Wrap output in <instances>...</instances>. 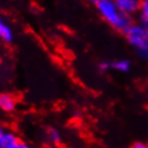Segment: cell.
I'll return each instance as SVG.
<instances>
[{
    "instance_id": "obj_2",
    "label": "cell",
    "mask_w": 148,
    "mask_h": 148,
    "mask_svg": "<svg viewBox=\"0 0 148 148\" xmlns=\"http://www.w3.org/2000/svg\"><path fill=\"white\" fill-rule=\"evenodd\" d=\"M123 34L129 44L132 45L135 48V51L148 46V29L141 26L138 23H133Z\"/></svg>"
},
{
    "instance_id": "obj_15",
    "label": "cell",
    "mask_w": 148,
    "mask_h": 148,
    "mask_svg": "<svg viewBox=\"0 0 148 148\" xmlns=\"http://www.w3.org/2000/svg\"><path fill=\"white\" fill-rule=\"evenodd\" d=\"M90 1H91V2H93V3H98V2H99V1H101V0H90Z\"/></svg>"
},
{
    "instance_id": "obj_11",
    "label": "cell",
    "mask_w": 148,
    "mask_h": 148,
    "mask_svg": "<svg viewBox=\"0 0 148 148\" xmlns=\"http://www.w3.org/2000/svg\"><path fill=\"white\" fill-rule=\"evenodd\" d=\"M99 69H100V71H102V72H108V70H111V62L110 61H106V60H104V61H102V62H100V64H99Z\"/></svg>"
},
{
    "instance_id": "obj_12",
    "label": "cell",
    "mask_w": 148,
    "mask_h": 148,
    "mask_svg": "<svg viewBox=\"0 0 148 148\" xmlns=\"http://www.w3.org/2000/svg\"><path fill=\"white\" fill-rule=\"evenodd\" d=\"M131 148H148V144L144 142H135Z\"/></svg>"
},
{
    "instance_id": "obj_3",
    "label": "cell",
    "mask_w": 148,
    "mask_h": 148,
    "mask_svg": "<svg viewBox=\"0 0 148 148\" xmlns=\"http://www.w3.org/2000/svg\"><path fill=\"white\" fill-rule=\"evenodd\" d=\"M116 7L121 13L132 16L140 10L141 0H114Z\"/></svg>"
},
{
    "instance_id": "obj_8",
    "label": "cell",
    "mask_w": 148,
    "mask_h": 148,
    "mask_svg": "<svg viewBox=\"0 0 148 148\" xmlns=\"http://www.w3.org/2000/svg\"><path fill=\"white\" fill-rule=\"evenodd\" d=\"M111 68H112V70L125 73V72H128V71L130 70L131 64H130V61H128V60L119 59V60H115V61L111 62Z\"/></svg>"
},
{
    "instance_id": "obj_13",
    "label": "cell",
    "mask_w": 148,
    "mask_h": 148,
    "mask_svg": "<svg viewBox=\"0 0 148 148\" xmlns=\"http://www.w3.org/2000/svg\"><path fill=\"white\" fill-rule=\"evenodd\" d=\"M16 148H34L32 146H30L29 144H27V143H25V142H21L18 144V146Z\"/></svg>"
},
{
    "instance_id": "obj_4",
    "label": "cell",
    "mask_w": 148,
    "mask_h": 148,
    "mask_svg": "<svg viewBox=\"0 0 148 148\" xmlns=\"http://www.w3.org/2000/svg\"><path fill=\"white\" fill-rule=\"evenodd\" d=\"M19 143L18 136L12 131H4L0 136V148H16Z\"/></svg>"
},
{
    "instance_id": "obj_9",
    "label": "cell",
    "mask_w": 148,
    "mask_h": 148,
    "mask_svg": "<svg viewBox=\"0 0 148 148\" xmlns=\"http://www.w3.org/2000/svg\"><path fill=\"white\" fill-rule=\"evenodd\" d=\"M47 137H48V140H49V142L55 145L60 144V142H61V134H60V132L58 130L54 129V128L48 130Z\"/></svg>"
},
{
    "instance_id": "obj_5",
    "label": "cell",
    "mask_w": 148,
    "mask_h": 148,
    "mask_svg": "<svg viewBox=\"0 0 148 148\" xmlns=\"http://www.w3.org/2000/svg\"><path fill=\"white\" fill-rule=\"evenodd\" d=\"M16 108V100L10 93L0 92V110L3 112H13Z\"/></svg>"
},
{
    "instance_id": "obj_6",
    "label": "cell",
    "mask_w": 148,
    "mask_h": 148,
    "mask_svg": "<svg viewBox=\"0 0 148 148\" xmlns=\"http://www.w3.org/2000/svg\"><path fill=\"white\" fill-rule=\"evenodd\" d=\"M13 39H14V34L12 28L0 17V40H2L5 43H10L13 41Z\"/></svg>"
},
{
    "instance_id": "obj_14",
    "label": "cell",
    "mask_w": 148,
    "mask_h": 148,
    "mask_svg": "<svg viewBox=\"0 0 148 148\" xmlns=\"http://www.w3.org/2000/svg\"><path fill=\"white\" fill-rule=\"evenodd\" d=\"M4 133V129H3V126H2V125H1V123H0V136H1V135H2V134Z\"/></svg>"
},
{
    "instance_id": "obj_7",
    "label": "cell",
    "mask_w": 148,
    "mask_h": 148,
    "mask_svg": "<svg viewBox=\"0 0 148 148\" xmlns=\"http://www.w3.org/2000/svg\"><path fill=\"white\" fill-rule=\"evenodd\" d=\"M138 13V24L148 29V0H141Z\"/></svg>"
},
{
    "instance_id": "obj_1",
    "label": "cell",
    "mask_w": 148,
    "mask_h": 148,
    "mask_svg": "<svg viewBox=\"0 0 148 148\" xmlns=\"http://www.w3.org/2000/svg\"><path fill=\"white\" fill-rule=\"evenodd\" d=\"M96 5L102 18L116 30L125 32L133 24L132 16L119 11L114 0H101Z\"/></svg>"
},
{
    "instance_id": "obj_10",
    "label": "cell",
    "mask_w": 148,
    "mask_h": 148,
    "mask_svg": "<svg viewBox=\"0 0 148 148\" xmlns=\"http://www.w3.org/2000/svg\"><path fill=\"white\" fill-rule=\"evenodd\" d=\"M136 53H137V55L140 56L142 59L148 61V46H145V47H143V48L137 49Z\"/></svg>"
},
{
    "instance_id": "obj_16",
    "label": "cell",
    "mask_w": 148,
    "mask_h": 148,
    "mask_svg": "<svg viewBox=\"0 0 148 148\" xmlns=\"http://www.w3.org/2000/svg\"><path fill=\"white\" fill-rule=\"evenodd\" d=\"M147 89H148V83H147Z\"/></svg>"
}]
</instances>
